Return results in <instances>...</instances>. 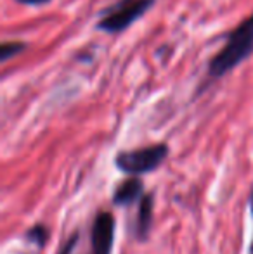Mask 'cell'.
I'll use <instances>...</instances> for the list:
<instances>
[{
	"instance_id": "cell-1",
	"label": "cell",
	"mask_w": 253,
	"mask_h": 254,
	"mask_svg": "<svg viewBox=\"0 0 253 254\" xmlns=\"http://www.w3.org/2000/svg\"><path fill=\"white\" fill-rule=\"evenodd\" d=\"M253 52V16L245 19L238 28H234L227 37V42L210 61V76L219 78L243 63Z\"/></svg>"
},
{
	"instance_id": "cell-2",
	"label": "cell",
	"mask_w": 253,
	"mask_h": 254,
	"mask_svg": "<svg viewBox=\"0 0 253 254\" xmlns=\"http://www.w3.org/2000/svg\"><path fill=\"white\" fill-rule=\"evenodd\" d=\"M169 156V145L155 144L142 149H134V151L118 152L115 163L120 171L130 175H142L155 171Z\"/></svg>"
},
{
	"instance_id": "cell-3",
	"label": "cell",
	"mask_w": 253,
	"mask_h": 254,
	"mask_svg": "<svg viewBox=\"0 0 253 254\" xmlns=\"http://www.w3.org/2000/svg\"><path fill=\"white\" fill-rule=\"evenodd\" d=\"M155 3V0H120L116 5L108 9L99 19L97 28L106 33H120L127 30L134 21L144 16L146 10Z\"/></svg>"
},
{
	"instance_id": "cell-4",
	"label": "cell",
	"mask_w": 253,
	"mask_h": 254,
	"mask_svg": "<svg viewBox=\"0 0 253 254\" xmlns=\"http://www.w3.org/2000/svg\"><path fill=\"white\" fill-rule=\"evenodd\" d=\"M115 241V216L102 211L92 225V254H111Z\"/></svg>"
},
{
	"instance_id": "cell-5",
	"label": "cell",
	"mask_w": 253,
	"mask_h": 254,
	"mask_svg": "<svg viewBox=\"0 0 253 254\" xmlns=\"http://www.w3.org/2000/svg\"><path fill=\"white\" fill-rule=\"evenodd\" d=\"M142 182L139 178L132 177L123 180L122 184L116 187L115 194H113V202L116 206H128L137 199H142Z\"/></svg>"
},
{
	"instance_id": "cell-6",
	"label": "cell",
	"mask_w": 253,
	"mask_h": 254,
	"mask_svg": "<svg viewBox=\"0 0 253 254\" xmlns=\"http://www.w3.org/2000/svg\"><path fill=\"white\" fill-rule=\"evenodd\" d=\"M153 204H155V199H153L151 194L142 195V199L139 201V214H137V237L141 241H146L149 235V230H151L153 225Z\"/></svg>"
},
{
	"instance_id": "cell-7",
	"label": "cell",
	"mask_w": 253,
	"mask_h": 254,
	"mask_svg": "<svg viewBox=\"0 0 253 254\" xmlns=\"http://www.w3.org/2000/svg\"><path fill=\"white\" fill-rule=\"evenodd\" d=\"M26 237H28V241H31V242H35L37 246H45L47 244V239H49V230H47V227L45 225H35L31 230H28V234H26Z\"/></svg>"
},
{
	"instance_id": "cell-8",
	"label": "cell",
	"mask_w": 253,
	"mask_h": 254,
	"mask_svg": "<svg viewBox=\"0 0 253 254\" xmlns=\"http://www.w3.org/2000/svg\"><path fill=\"white\" fill-rule=\"evenodd\" d=\"M24 47H26V45L21 44V42H5V44H2V47H0V61L5 63L7 59H10V57L23 52Z\"/></svg>"
},
{
	"instance_id": "cell-9",
	"label": "cell",
	"mask_w": 253,
	"mask_h": 254,
	"mask_svg": "<svg viewBox=\"0 0 253 254\" xmlns=\"http://www.w3.org/2000/svg\"><path fill=\"white\" fill-rule=\"evenodd\" d=\"M75 244H77V234H75L73 237H71L70 241H68V244L63 248L61 254H71V251H73V248H75Z\"/></svg>"
},
{
	"instance_id": "cell-10",
	"label": "cell",
	"mask_w": 253,
	"mask_h": 254,
	"mask_svg": "<svg viewBox=\"0 0 253 254\" xmlns=\"http://www.w3.org/2000/svg\"><path fill=\"white\" fill-rule=\"evenodd\" d=\"M21 3H26V5H42V3H47L51 0H17Z\"/></svg>"
},
{
	"instance_id": "cell-11",
	"label": "cell",
	"mask_w": 253,
	"mask_h": 254,
	"mask_svg": "<svg viewBox=\"0 0 253 254\" xmlns=\"http://www.w3.org/2000/svg\"><path fill=\"white\" fill-rule=\"evenodd\" d=\"M252 211H253V197H252Z\"/></svg>"
},
{
	"instance_id": "cell-12",
	"label": "cell",
	"mask_w": 253,
	"mask_h": 254,
	"mask_svg": "<svg viewBox=\"0 0 253 254\" xmlns=\"http://www.w3.org/2000/svg\"><path fill=\"white\" fill-rule=\"evenodd\" d=\"M252 253H253V242H252Z\"/></svg>"
}]
</instances>
